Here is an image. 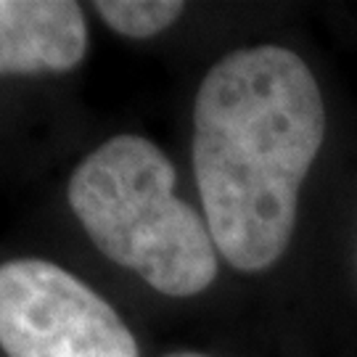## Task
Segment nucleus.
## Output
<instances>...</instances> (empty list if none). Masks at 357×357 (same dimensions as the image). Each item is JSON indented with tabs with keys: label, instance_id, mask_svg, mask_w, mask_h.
I'll use <instances>...</instances> for the list:
<instances>
[{
	"label": "nucleus",
	"instance_id": "obj_6",
	"mask_svg": "<svg viewBox=\"0 0 357 357\" xmlns=\"http://www.w3.org/2000/svg\"><path fill=\"white\" fill-rule=\"evenodd\" d=\"M167 357H209V355H202V352H172V355Z\"/></svg>",
	"mask_w": 357,
	"mask_h": 357
},
{
	"label": "nucleus",
	"instance_id": "obj_5",
	"mask_svg": "<svg viewBox=\"0 0 357 357\" xmlns=\"http://www.w3.org/2000/svg\"><path fill=\"white\" fill-rule=\"evenodd\" d=\"M178 0H98L96 11L116 35L125 38H153L162 29L178 22L183 13Z\"/></svg>",
	"mask_w": 357,
	"mask_h": 357
},
{
	"label": "nucleus",
	"instance_id": "obj_3",
	"mask_svg": "<svg viewBox=\"0 0 357 357\" xmlns=\"http://www.w3.org/2000/svg\"><path fill=\"white\" fill-rule=\"evenodd\" d=\"M0 349L8 357H138L103 296L48 259L0 265Z\"/></svg>",
	"mask_w": 357,
	"mask_h": 357
},
{
	"label": "nucleus",
	"instance_id": "obj_2",
	"mask_svg": "<svg viewBox=\"0 0 357 357\" xmlns=\"http://www.w3.org/2000/svg\"><path fill=\"white\" fill-rule=\"evenodd\" d=\"M69 206L90 241L167 296H193L217 278L206 220L175 196V167L141 135H116L69 180Z\"/></svg>",
	"mask_w": 357,
	"mask_h": 357
},
{
	"label": "nucleus",
	"instance_id": "obj_1",
	"mask_svg": "<svg viewBox=\"0 0 357 357\" xmlns=\"http://www.w3.org/2000/svg\"><path fill=\"white\" fill-rule=\"evenodd\" d=\"M323 135V96L294 51L243 48L204 75L193 106V172L228 265L257 273L286 252Z\"/></svg>",
	"mask_w": 357,
	"mask_h": 357
},
{
	"label": "nucleus",
	"instance_id": "obj_4",
	"mask_svg": "<svg viewBox=\"0 0 357 357\" xmlns=\"http://www.w3.org/2000/svg\"><path fill=\"white\" fill-rule=\"evenodd\" d=\"M88 51L82 8L69 0H0V75L69 72Z\"/></svg>",
	"mask_w": 357,
	"mask_h": 357
}]
</instances>
